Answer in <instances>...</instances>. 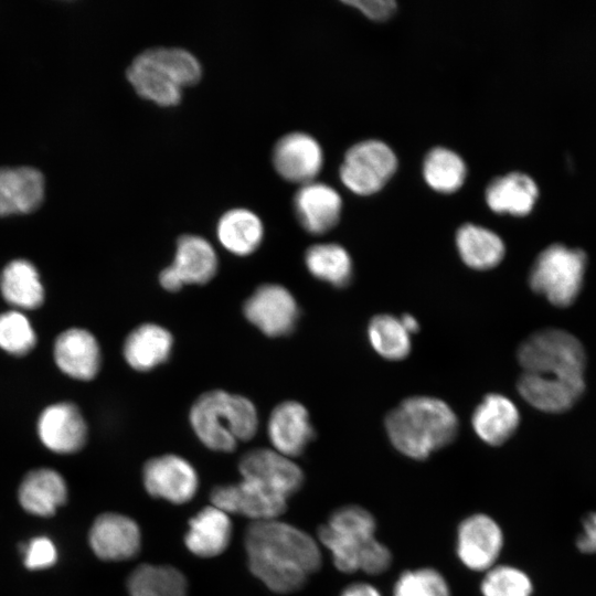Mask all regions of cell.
<instances>
[{
	"instance_id": "ba28073f",
	"label": "cell",
	"mask_w": 596,
	"mask_h": 596,
	"mask_svg": "<svg viewBox=\"0 0 596 596\" xmlns=\"http://www.w3.org/2000/svg\"><path fill=\"white\" fill-rule=\"evenodd\" d=\"M217 255L211 243L199 235L185 234L177 241L173 262L161 270L159 283L168 291L184 285H203L216 274Z\"/></svg>"
},
{
	"instance_id": "5bb4252c",
	"label": "cell",
	"mask_w": 596,
	"mask_h": 596,
	"mask_svg": "<svg viewBox=\"0 0 596 596\" xmlns=\"http://www.w3.org/2000/svg\"><path fill=\"white\" fill-rule=\"evenodd\" d=\"M141 541L138 523L117 512L99 514L88 533L92 551L98 558L107 562L134 558L140 552Z\"/></svg>"
},
{
	"instance_id": "ac0fdd59",
	"label": "cell",
	"mask_w": 596,
	"mask_h": 596,
	"mask_svg": "<svg viewBox=\"0 0 596 596\" xmlns=\"http://www.w3.org/2000/svg\"><path fill=\"white\" fill-rule=\"evenodd\" d=\"M53 356L63 373L79 381L93 380L102 363L96 338L82 328H71L58 334L54 342Z\"/></svg>"
},
{
	"instance_id": "7c38bea8",
	"label": "cell",
	"mask_w": 596,
	"mask_h": 596,
	"mask_svg": "<svg viewBox=\"0 0 596 596\" xmlns=\"http://www.w3.org/2000/svg\"><path fill=\"white\" fill-rule=\"evenodd\" d=\"M243 312L252 324L268 337L289 334L299 317L296 299L278 284L259 286L244 302Z\"/></svg>"
},
{
	"instance_id": "7bdbcfd3",
	"label": "cell",
	"mask_w": 596,
	"mask_h": 596,
	"mask_svg": "<svg viewBox=\"0 0 596 596\" xmlns=\"http://www.w3.org/2000/svg\"><path fill=\"white\" fill-rule=\"evenodd\" d=\"M400 320L409 334L417 332L419 329L417 320L411 315H403Z\"/></svg>"
},
{
	"instance_id": "f546056e",
	"label": "cell",
	"mask_w": 596,
	"mask_h": 596,
	"mask_svg": "<svg viewBox=\"0 0 596 596\" xmlns=\"http://www.w3.org/2000/svg\"><path fill=\"white\" fill-rule=\"evenodd\" d=\"M585 387L550 382L523 372L518 382L521 396L533 407L547 413L570 409L581 398Z\"/></svg>"
},
{
	"instance_id": "e575fe53",
	"label": "cell",
	"mask_w": 596,
	"mask_h": 596,
	"mask_svg": "<svg viewBox=\"0 0 596 596\" xmlns=\"http://www.w3.org/2000/svg\"><path fill=\"white\" fill-rule=\"evenodd\" d=\"M480 592L482 596H532L533 584L521 568L496 564L483 573Z\"/></svg>"
},
{
	"instance_id": "836d02e7",
	"label": "cell",
	"mask_w": 596,
	"mask_h": 596,
	"mask_svg": "<svg viewBox=\"0 0 596 596\" xmlns=\"http://www.w3.org/2000/svg\"><path fill=\"white\" fill-rule=\"evenodd\" d=\"M409 336L400 318L391 315L375 316L368 327L371 345L389 360H401L409 353Z\"/></svg>"
},
{
	"instance_id": "74e56055",
	"label": "cell",
	"mask_w": 596,
	"mask_h": 596,
	"mask_svg": "<svg viewBox=\"0 0 596 596\" xmlns=\"http://www.w3.org/2000/svg\"><path fill=\"white\" fill-rule=\"evenodd\" d=\"M147 51L181 88L194 85L201 79V63L191 52L181 47H152Z\"/></svg>"
},
{
	"instance_id": "d6a6232c",
	"label": "cell",
	"mask_w": 596,
	"mask_h": 596,
	"mask_svg": "<svg viewBox=\"0 0 596 596\" xmlns=\"http://www.w3.org/2000/svg\"><path fill=\"white\" fill-rule=\"evenodd\" d=\"M423 174L427 184L437 192L453 193L465 182L467 168L455 151L436 147L424 159Z\"/></svg>"
},
{
	"instance_id": "30bf717a",
	"label": "cell",
	"mask_w": 596,
	"mask_h": 596,
	"mask_svg": "<svg viewBox=\"0 0 596 596\" xmlns=\"http://www.w3.org/2000/svg\"><path fill=\"white\" fill-rule=\"evenodd\" d=\"M210 501L227 514H238L252 522L278 519L287 510L288 499L257 483L241 481L214 487Z\"/></svg>"
},
{
	"instance_id": "4fadbf2b",
	"label": "cell",
	"mask_w": 596,
	"mask_h": 596,
	"mask_svg": "<svg viewBox=\"0 0 596 596\" xmlns=\"http://www.w3.org/2000/svg\"><path fill=\"white\" fill-rule=\"evenodd\" d=\"M238 471L242 478L256 481L286 499L297 493L305 481L302 469L291 458L268 448L245 453Z\"/></svg>"
},
{
	"instance_id": "4dcf8cb0",
	"label": "cell",
	"mask_w": 596,
	"mask_h": 596,
	"mask_svg": "<svg viewBox=\"0 0 596 596\" xmlns=\"http://www.w3.org/2000/svg\"><path fill=\"white\" fill-rule=\"evenodd\" d=\"M129 596H188V582L181 571L171 565L143 563L128 576Z\"/></svg>"
},
{
	"instance_id": "603a6c76",
	"label": "cell",
	"mask_w": 596,
	"mask_h": 596,
	"mask_svg": "<svg viewBox=\"0 0 596 596\" xmlns=\"http://www.w3.org/2000/svg\"><path fill=\"white\" fill-rule=\"evenodd\" d=\"M173 338L169 330L157 323H142L126 338L123 354L128 365L148 372L164 363L172 351Z\"/></svg>"
},
{
	"instance_id": "52a82bcc",
	"label": "cell",
	"mask_w": 596,
	"mask_h": 596,
	"mask_svg": "<svg viewBox=\"0 0 596 596\" xmlns=\"http://www.w3.org/2000/svg\"><path fill=\"white\" fill-rule=\"evenodd\" d=\"M396 168L397 159L393 150L383 141L371 139L348 149L339 175L350 191L370 195L386 184Z\"/></svg>"
},
{
	"instance_id": "f1b7e54d",
	"label": "cell",
	"mask_w": 596,
	"mask_h": 596,
	"mask_svg": "<svg viewBox=\"0 0 596 596\" xmlns=\"http://www.w3.org/2000/svg\"><path fill=\"white\" fill-rule=\"evenodd\" d=\"M456 245L464 263L475 269L497 266L504 256V244L494 232L471 223L456 233Z\"/></svg>"
},
{
	"instance_id": "60d3db41",
	"label": "cell",
	"mask_w": 596,
	"mask_h": 596,
	"mask_svg": "<svg viewBox=\"0 0 596 596\" xmlns=\"http://www.w3.org/2000/svg\"><path fill=\"white\" fill-rule=\"evenodd\" d=\"M576 546L582 553L596 554V512L589 513L583 521V531L577 536Z\"/></svg>"
},
{
	"instance_id": "44dd1931",
	"label": "cell",
	"mask_w": 596,
	"mask_h": 596,
	"mask_svg": "<svg viewBox=\"0 0 596 596\" xmlns=\"http://www.w3.org/2000/svg\"><path fill=\"white\" fill-rule=\"evenodd\" d=\"M127 79L143 99L162 107L180 103L182 88L146 50L127 68Z\"/></svg>"
},
{
	"instance_id": "1f68e13d",
	"label": "cell",
	"mask_w": 596,
	"mask_h": 596,
	"mask_svg": "<svg viewBox=\"0 0 596 596\" xmlns=\"http://www.w3.org/2000/svg\"><path fill=\"white\" fill-rule=\"evenodd\" d=\"M305 264L312 276L334 287L348 285L352 277L349 253L334 243L310 246L305 254Z\"/></svg>"
},
{
	"instance_id": "d6986e66",
	"label": "cell",
	"mask_w": 596,
	"mask_h": 596,
	"mask_svg": "<svg viewBox=\"0 0 596 596\" xmlns=\"http://www.w3.org/2000/svg\"><path fill=\"white\" fill-rule=\"evenodd\" d=\"M294 210L300 225L315 235L336 226L342 210L340 194L321 182L302 184L294 196Z\"/></svg>"
},
{
	"instance_id": "9a60e30c",
	"label": "cell",
	"mask_w": 596,
	"mask_h": 596,
	"mask_svg": "<svg viewBox=\"0 0 596 596\" xmlns=\"http://www.w3.org/2000/svg\"><path fill=\"white\" fill-rule=\"evenodd\" d=\"M272 159L276 172L283 179L302 185L315 181L322 168L323 153L313 137L292 131L277 140Z\"/></svg>"
},
{
	"instance_id": "8fae6325",
	"label": "cell",
	"mask_w": 596,
	"mask_h": 596,
	"mask_svg": "<svg viewBox=\"0 0 596 596\" xmlns=\"http://www.w3.org/2000/svg\"><path fill=\"white\" fill-rule=\"evenodd\" d=\"M141 475L149 496L173 504L190 502L199 489L195 468L174 454L150 458L145 462Z\"/></svg>"
},
{
	"instance_id": "b9f144b4",
	"label": "cell",
	"mask_w": 596,
	"mask_h": 596,
	"mask_svg": "<svg viewBox=\"0 0 596 596\" xmlns=\"http://www.w3.org/2000/svg\"><path fill=\"white\" fill-rule=\"evenodd\" d=\"M340 596H382V594L368 582H353L342 589Z\"/></svg>"
},
{
	"instance_id": "5b68a950",
	"label": "cell",
	"mask_w": 596,
	"mask_h": 596,
	"mask_svg": "<svg viewBox=\"0 0 596 596\" xmlns=\"http://www.w3.org/2000/svg\"><path fill=\"white\" fill-rule=\"evenodd\" d=\"M523 371L550 382L585 386L586 354L581 341L561 329L531 334L518 350Z\"/></svg>"
},
{
	"instance_id": "ffe728a7",
	"label": "cell",
	"mask_w": 596,
	"mask_h": 596,
	"mask_svg": "<svg viewBox=\"0 0 596 596\" xmlns=\"http://www.w3.org/2000/svg\"><path fill=\"white\" fill-rule=\"evenodd\" d=\"M188 525L184 544L198 557L219 556L231 543L233 526L230 514L213 504L201 509Z\"/></svg>"
},
{
	"instance_id": "277c9868",
	"label": "cell",
	"mask_w": 596,
	"mask_h": 596,
	"mask_svg": "<svg viewBox=\"0 0 596 596\" xmlns=\"http://www.w3.org/2000/svg\"><path fill=\"white\" fill-rule=\"evenodd\" d=\"M189 421L199 440L220 453L234 451L238 441L252 439L258 428L253 402L223 390L200 395L191 406Z\"/></svg>"
},
{
	"instance_id": "484cf974",
	"label": "cell",
	"mask_w": 596,
	"mask_h": 596,
	"mask_svg": "<svg viewBox=\"0 0 596 596\" xmlns=\"http://www.w3.org/2000/svg\"><path fill=\"white\" fill-rule=\"evenodd\" d=\"M538 196L536 183L522 172L498 177L486 189V201L493 212L514 216L529 214Z\"/></svg>"
},
{
	"instance_id": "f35d334b",
	"label": "cell",
	"mask_w": 596,
	"mask_h": 596,
	"mask_svg": "<svg viewBox=\"0 0 596 596\" xmlns=\"http://www.w3.org/2000/svg\"><path fill=\"white\" fill-rule=\"evenodd\" d=\"M24 565L32 571L44 570L55 564L57 551L53 541L46 536L33 538L22 547Z\"/></svg>"
},
{
	"instance_id": "cb8c5ba5",
	"label": "cell",
	"mask_w": 596,
	"mask_h": 596,
	"mask_svg": "<svg viewBox=\"0 0 596 596\" xmlns=\"http://www.w3.org/2000/svg\"><path fill=\"white\" fill-rule=\"evenodd\" d=\"M476 435L490 446L505 443L520 424V414L514 403L500 394H489L472 414Z\"/></svg>"
},
{
	"instance_id": "3957f363",
	"label": "cell",
	"mask_w": 596,
	"mask_h": 596,
	"mask_svg": "<svg viewBox=\"0 0 596 596\" xmlns=\"http://www.w3.org/2000/svg\"><path fill=\"white\" fill-rule=\"evenodd\" d=\"M391 444L404 456L423 460L457 436L458 419L441 400L414 396L404 400L385 419Z\"/></svg>"
},
{
	"instance_id": "2e32d148",
	"label": "cell",
	"mask_w": 596,
	"mask_h": 596,
	"mask_svg": "<svg viewBox=\"0 0 596 596\" xmlns=\"http://www.w3.org/2000/svg\"><path fill=\"white\" fill-rule=\"evenodd\" d=\"M38 436L51 451L73 454L87 440V425L78 407L60 402L45 407L38 418Z\"/></svg>"
},
{
	"instance_id": "e0dca14e",
	"label": "cell",
	"mask_w": 596,
	"mask_h": 596,
	"mask_svg": "<svg viewBox=\"0 0 596 596\" xmlns=\"http://www.w3.org/2000/svg\"><path fill=\"white\" fill-rule=\"evenodd\" d=\"M267 434L274 450L292 458L306 450L315 430L306 407L296 401H286L272 411Z\"/></svg>"
},
{
	"instance_id": "83f0119b",
	"label": "cell",
	"mask_w": 596,
	"mask_h": 596,
	"mask_svg": "<svg viewBox=\"0 0 596 596\" xmlns=\"http://www.w3.org/2000/svg\"><path fill=\"white\" fill-rule=\"evenodd\" d=\"M0 292L15 310L39 308L44 301V287L36 267L26 259H14L0 274Z\"/></svg>"
},
{
	"instance_id": "9c48e42d",
	"label": "cell",
	"mask_w": 596,
	"mask_h": 596,
	"mask_svg": "<svg viewBox=\"0 0 596 596\" xmlns=\"http://www.w3.org/2000/svg\"><path fill=\"white\" fill-rule=\"evenodd\" d=\"M503 545L501 526L486 513L470 514L457 528L456 554L470 571L485 573L494 566Z\"/></svg>"
},
{
	"instance_id": "4316f807",
	"label": "cell",
	"mask_w": 596,
	"mask_h": 596,
	"mask_svg": "<svg viewBox=\"0 0 596 596\" xmlns=\"http://www.w3.org/2000/svg\"><path fill=\"white\" fill-rule=\"evenodd\" d=\"M215 232L220 244L227 252L236 256H247L262 244L264 224L255 212L234 207L221 215Z\"/></svg>"
},
{
	"instance_id": "6da1fadb",
	"label": "cell",
	"mask_w": 596,
	"mask_h": 596,
	"mask_svg": "<svg viewBox=\"0 0 596 596\" xmlns=\"http://www.w3.org/2000/svg\"><path fill=\"white\" fill-rule=\"evenodd\" d=\"M244 549L251 573L276 594L298 592L322 564L318 541L278 519L251 522Z\"/></svg>"
},
{
	"instance_id": "8d00e7d4",
	"label": "cell",
	"mask_w": 596,
	"mask_h": 596,
	"mask_svg": "<svg viewBox=\"0 0 596 596\" xmlns=\"http://www.w3.org/2000/svg\"><path fill=\"white\" fill-rule=\"evenodd\" d=\"M36 344V333L28 317L20 310L0 315V349L17 356L25 355Z\"/></svg>"
},
{
	"instance_id": "7a4b0ae2",
	"label": "cell",
	"mask_w": 596,
	"mask_h": 596,
	"mask_svg": "<svg viewBox=\"0 0 596 596\" xmlns=\"http://www.w3.org/2000/svg\"><path fill=\"white\" fill-rule=\"evenodd\" d=\"M334 567L345 574L381 575L392 565L390 549L376 538V520L365 508L347 504L336 509L317 532Z\"/></svg>"
},
{
	"instance_id": "8992f818",
	"label": "cell",
	"mask_w": 596,
	"mask_h": 596,
	"mask_svg": "<svg viewBox=\"0 0 596 596\" xmlns=\"http://www.w3.org/2000/svg\"><path fill=\"white\" fill-rule=\"evenodd\" d=\"M586 264L587 257L582 249L550 245L533 263L530 286L554 306L567 307L582 290Z\"/></svg>"
},
{
	"instance_id": "d4e9b609",
	"label": "cell",
	"mask_w": 596,
	"mask_h": 596,
	"mask_svg": "<svg viewBox=\"0 0 596 596\" xmlns=\"http://www.w3.org/2000/svg\"><path fill=\"white\" fill-rule=\"evenodd\" d=\"M42 174L29 167L0 168V215L28 213L42 201Z\"/></svg>"
},
{
	"instance_id": "ab89813d",
	"label": "cell",
	"mask_w": 596,
	"mask_h": 596,
	"mask_svg": "<svg viewBox=\"0 0 596 596\" xmlns=\"http://www.w3.org/2000/svg\"><path fill=\"white\" fill-rule=\"evenodd\" d=\"M345 3L356 8L369 19L375 21L391 18L396 10V3L393 0H351L345 1Z\"/></svg>"
},
{
	"instance_id": "d590c367",
	"label": "cell",
	"mask_w": 596,
	"mask_h": 596,
	"mask_svg": "<svg viewBox=\"0 0 596 596\" xmlns=\"http://www.w3.org/2000/svg\"><path fill=\"white\" fill-rule=\"evenodd\" d=\"M392 596H451L445 576L433 567L406 570L396 578Z\"/></svg>"
},
{
	"instance_id": "7402d4cb",
	"label": "cell",
	"mask_w": 596,
	"mask_h": 596,
	"mask_svg": "<svg viewBox=\"0 0 596 596\" xmlns=\"http://www.w3.org/2000/svg\"><path fill=\"white\" fill-rule=\"evenodd\" d=\"M18 498L26 512L39 517H51L66 502V482L54 469H34L21 481Z\"/></svg>"
}]
</instances>
